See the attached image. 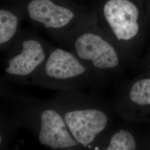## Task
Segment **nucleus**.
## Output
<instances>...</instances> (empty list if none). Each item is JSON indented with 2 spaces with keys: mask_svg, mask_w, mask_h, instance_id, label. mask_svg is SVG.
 <instances>
[{
  "mask_svg": "<svg viewBox=\"0 0 150 150\" xmlns=\"http://www.w3.org/2000/svg\"><path fill=\"white\" fill-rule=\"evenodd\" d=\"M38 140L54 150H64L80 146L71 134L63 115L53 108L42 110L39 116Z\"/></svg>",
  "mask_w": 150,
  "mask_h": 150,
  "instance_id": "obj_3",
  "label": "nucleus"
},
{
  "mask_svg": "<svg viewBox=\"0 0 150 150\" xmlns=\"http://www.w3.org/2000/svg\"><path fill=\"white\" fill-rule=\"evenodd\" d=\"M129 98L139 105H150V79L135 82L130 90Z\"/></svg>",
  "mask_w": 150,
  "mask_h": 150,
  "instance_id": "obj_9",
  "label": "nucleus"
},
{
  "mask_svg": "<svg viewBox=\"0 0 150 150\" xmlns=\"http://www.w3.org/2000/svg\"><path fill=\"white\" fill-rule=\"evenodd\" d=\"M19 19L8 10H0V45L1 46L11 41L17 31Z\"/></svg>",
  "mask_w": 150,
  "mask_h": 150,
  "instance_id": "obj_8",
  "label": "nucleus"
},
{
  "mask_svg": "<svg viewBox=\"0 0 150 150\" xmlns=\"http://www.w3.org/2000/svg\"><path fill=\"white\" fill-rule=\"evenodd\" d=\"M136 149V142L132 134L121 129L113 135L106 150H134Z\"/></svg>",
  "mask_w": 150,
  "mask_h": 150,
  "instance_id": "obj_10",
  "label": "nucleus"
},
{
  "mask_svg": "<svg viewBox=\"0 0 150 150\" xmlns=\"http://www.w3.org/2000/svg\"><path fill=\"white\" fill-rule=\"evenodd\" d=\"M27 11L32 21L48 29L64 28L75 18L74 12L69 8L52 0H31L27 5Z\"/></svg>",
  "mask_w": 150,
  "mask_h": 150,
  "instance_id": "obj_7",
  "label": "nucleus"
},
{
  "mask_svg": "<svg viewBox=\"0 0 150 150\" xmlns=\"http://www.w3.org/2000/svg\"><path fill=\"white\" fill-rule=\"evenodd\" d=\"M74 47L75 54L85 64H90L99 69H107L119 64L118 55L112 46L93 32L80 35Z\"/></svg>",
  "mask_w": 150,
  "mask_h": 150,
  "instance_id": "obj_2",
  "label": "nucleus"
},
{
  "mask_svg": "<svg viewBox=\"0 0 150 150\" xmlns=\"http://www.w3.org/2000/svg\"><path fill=\"white\" fill-rule=\"evenodd\" d=\"M43 65L46 77L58 82L74 80L87 72L86 65L75 54L60 48L52 51Z\"/></svg>",
  "mask_w": 150,
  "mask_h": 150,
  "instance_id": "obj_6",
  "label": "nucleus"
},
{
  "mask_svg": "<svg viewBox=\"0 0 150 150\" xmlns=\"http://www.w3.org/2000/svg\"><path fill=\"white\" fill-rule=\"evenodd\" d=\"M62 115L71 134L84 147L91 145L108 123L106 115L95 108H75Z\"/></svg>",
  "mask_w": 150,
  "mask_h": 150,
  "instance_id": "obj_1",
  "label": "nucleus"
},
{
  "mask_svg": "<svg viewBox=\"0 0 150 150\" xmlns=\"http://www.w3.org/2000/svg\"><path fill=\"white\" fill-rule=\"evenodd\" d=\"M47 56L40 41L35 38L25 40L20 50L7 60L5 73L12 77H28L44 64Z\"/></svg>",
  "mask_w": 150,
  "mask_h": 150,
  "instance_id": "obj_5",
  "label": "nucleus"
},
{
  "mask_svg": "<svg viewBox=\"0 0 150 150\" xmlns=\"http://www.w3.org/2000/svg\"><path fill=\"white\" fill-rule=\"evenodd\" d=\"M105 18L116 38L129 40L139 30L138 8L129 0H108L103 7Z\"/></svg>",
  "mask_w": 150,
  "mask_h": 150,
  "instance_id": "obj_4",
  "label": "nucleus"
}]
</instances>
